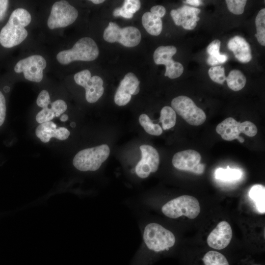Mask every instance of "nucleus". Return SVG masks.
Returning a JSON list of instances; mask_svg holds the SVG:
<instances>
[{
	"label": "nucleus",
	"mask_w": 265,
	"mask_h": 265,
	"mask_svg": "<svg viewBox=\"0 0 265 265\" xmlns=\"http://www.w3.org/2000/svg\"><path fill=\"white\" fill-rule=\"evenodd\" d=\"M31 20V15L26 9L14 10L0 31L1 45L10 48L21 44L27 36L25 27L30 24Z\"/></svg>",
	"instance_id": "f257e3e1"
},
{
	"label": "nucleus",
	"mask_w": 265,
	"mask_h": 265,
	"mask_svg": "<svg viewBox=\"0 0 265 265\" xmlns=\"http://www.w3.org/2000/svg\"><path fill=\"white\" fill-rule=\"evenodd\" d=\"M99 53L96 42L92 38L85 37L77 41L71 49L58 53L56 59L60 64L67 65L75 61H93Z\"/></svg>",
	"instance_id": "f03ea898"
},
{
	"label": "nucleus",
	"mask_w": 265,
	"mask_h": 265,
	"mask_svg": "<svg viewBox=\"0 0 265 265\" xmlns=\"http://www.w3.org/2000/svg\"><path fill=\"white\" fill-rule=\"evenodd\" d=\"M143 238L147 248L155 253L168 250L176 242L173 233L157 223H150L145 227Z\"/></svg>",
	"instance_id": "7ed1b4c3"
},
{
	"label": "nucleus",
	"mask_w": 265,
	"mask_h": 265,
	"mask_svg": "<svg viewBox=\"0 0 265 265\" xmlns=\"http://www.w3.org/2000/svg\"><path fill=\"white\" fill-rule=\"evenodd\" d=\"M110 149L107 144H102L79 151L74 157L73 164L81 171H95L109 157Z\"/></svg>",
	"instance_id": "20e7f679"
},
{
	"label": "nucleus",
	"mask_w": 265,
	"mask_h": 265,
	"mask_svg": "<svg viewBox=\"0 0 265 265\" xmlns=\"http://www.w3.org/2000/svg\"><path fill=\"white\" fill-rule=\"evenodd\" d=\"M200 210L198 200L192 196L187 195L173 199L161 208V212L164 215L173 219L182 216L194 219L199 215Z\"/></svg>",
	"instance_id": "39448f33"
},
{
	"label": "nucleus",
	"mask_w": 265,
	"mask_h": 265,
	"mask_svg": "<svg viewBox=\"0 0 265 265\" xmlns=\"http://www.w3.org/2000/svg\"><path fill=\"white\" fill-rule=\"evenodd\" d=\"M215 130L223 139L232 141L236 139L240 143L244 141V138L239 136L240 133L253 137L258 132L256 126L252 122L245 121L240 123L232 117L227 118L218 124Z\"/></svg>",
	"instance_id": "423d86ee"
},
{
	"label": "nucleus",
	"mask_w": 265,
	"mask_h": 265,
	"mask_svg": "<svg viewBox=\"0 0 265 265\" xmlns=\"http://www.w3.org/2000/svg\"><path fill=\"white\" fill-rule=\"evenodd\" d=\"M103 37L109 43L119 42L125 47H133L140 43L141 35L139 29L134 26L121 28L111 22L105 28Z\"/></svg>",
	"instance_id": "0eeeda50"
},
{
	"label": "nucleus",
	"mask_w": 265,
	"mask_h": 265,
	"mask_svg": "<svg viewBox=\"0 0 265 265\" xmlns=\"http://www.w3.org/2000/svg\"><path fill=\"white\" fill-rule=\"evenodd\" d=\"M171 105L175 112L191 125H201L206 119L204 111L188 97L179 96L175 97L172 100Z\"/></svg>",
	"instance_id": "6e6552de"
},
{
	"label": "nucleus",
	"mask_w": 265,
	"mask_h": 265,
	"mask_svg": "<svg viewBox=\"0 0 265 265\" xmlns=\"http://www.w3.org/2000/svg\"><path fill=\"white\" fill-rule=\"evenodd\" d=\"M78 16V10L68 1H56L52 6L48 26L51 29L66 27L73 24Z\"/></svg>",
	"instance_id": "1a4fd4ad"
},
{
	"label": "nucleus",
	"mask_w": 265,
	"mask_h": 265,
	"mask_svg": "<svg viewBox=\"0 0 265 265\" xmlns=\"http://www.w3.org/2000/svg\"><path fill=\"white\" fill-rule=\"evenodd\" d=\"M76 83L85 90V98L90 103L96 102L104 92L103 80L98 76L91 77L90 72L85 69L76 73L74 77Z\"/></svg>",
	"instance_id": "9d476101"
},
{
	"label": "nucleus",
	"mask_w": 265,
	"mask_h": 265,
	"mask_svg": "<svg viewBox=\"0 0 265 265\" xmlns=\"http://www.w3.org/2000/svg\"><path fill=\"white\" fill-rule=\"evenodd\" d=\"M177 49L173 46H161L155 51L153 58L157 65H164L166 67L164 76L170 79H176L183 74L184 67L181 63L172 59Z\"/></svg>",
	"instance_id": "9b49d317"
},
{
	"label": "nucleus",
	"mask_w": 265,
	"mask_h": 265,
	"mask_svg": "<svg viewBox=\"0 0 265 265\" xmlns=\"http://www.w3.org/2000/svg\"><path fill=\"white\" fill-rule=\"evenodd\" d=\"M47 63L45 59L40 55H33L19 61L14 67L17 73H24L26 79L33 82L41 81L43 77V70Z\"/></svg>",
	"instance_id": "f8f14e48"
},
{
	"label": "nucleus",
	"mask_w": 265,
	"mask_h": 265,
	"mask_svg": "<svg viewBox=\"0 0 265 265\" xmlns=\"http://www.w3.org/2000/svg\"><path fill=\"white\" fill-rule=\"evenodd\" d=\"M201 156L196 151L186 150L176 153L172 158V164L177 169L201 175L205 165L200 162Z\"/></svg>",
	"instance_id": "ddd939ff"
},
{
	"label": "nucleus",
	"mask_w": 265,
	"mask_h": 265,
	"mask_svg": "<svg viewBox=\"0 0 265 265\" xmlns=\"http://www.w3.org/2000/svg\"><path fill=\"white\" fill-rule=\"evenodd\" d=\"M141 159L135 166L136 175L141 178H147L151 173L156 172L159 164V156L157 150L149 145L140 146Z\"/></svg>",
	"instance_id": "4468645a"
},
{
	"label": "nucleus",
	"mask_w": 265,
	"mask_h": 265,
	"mask_svg": "<svg viewBox=\"0 0 265 265\" xmlns=\"http://www.w3.org/2000/svg\"><path fill=\"white\" fill-rule=\"evenodd\" d=\"M140 81L132 73H127L121 81L114 95L115 103L119 106H124L131 101L132 95L139 87Z\"/></svg>",
	"instance_id": "2eb2a0df"
},
{
	"label": "nucleus",
	"mask_w": 265,
	"mask_h": 265,
	"mask_svg": "<svg viewBox=\"0 0 265 265\" xmlns=\"http://www.w3.org/2000/svg\"><path fill=\"white\" fill-rule=\"evenodd\" d=\"M232 235V230L229 223L222 221L218 223L209 235L207 243L213 249L222 250L229 244Z\"/></svg>",
	"instance_id": "dca6fc26"
},
{
	"label": "nucleus",
	"mask_w": 265,
	"mask_h": 265,
	"mask_svg": "<svg viewBox=\"0 0 265 265\" xmlns=\"http://www.w3.org/2000/svg\"><path fill=\"white\" fill-rule=\"evenodd\" d=\"M201 10L197 8L183 5L177 9H173L170 15L177 26H182L186 29H194L197 22L200 20L198 16Z\"/></svg>",
	"instance_id": "f3484780"
},
{
	"label": "nucleus",
	"mask_w": 265,
	"mask_h": 265,
	"mask_svg": "<svg viewBox=\"0 0 265 265\" xmlns=\"http://www.w3.org/2000/svg\"><path fill=\"white\" fill-rule=\"evenodd\" d=\"M35 134L38 138L44 143H47L52 137L64 140L70 135V132L64 127L57 128L56 124L49 121L40 124L35 130Z\"/></svg>",
	"instance_id": "a211bd4d"
},
{
	"label": "nucleus",
	"mask_w": 265,
	"mask_h": 265,
	"mask_svg": "<svg viewBox=\"0 0 265 265\" xmlns=\"http://www.w3.org/2000/svg\"><path fill=\"white\" fill-rule=\"evenodd\" d=\"M227 47L239 62L247 63L252 59L250 46L243 37L239 36L233 37L228 41Z\"/></svg>",
	"instance_id": "6ab92c4d"
},
{
	"label": "nucleus",
	"mask_w": 265,
	"mask_h": 265,
	"mask_svg": "<svg viewBox=\"0 0 265 265\" xmlns=\"http://www.w3.org/2000/svg\"><path fill=\"white\" fill-rule=\"evenodd\" d=\"M143 27L148 33L153 36L159 35L162 29L161 18L153 15L150 12H145L142 17Z\"/></svg>",
	"instance_id": "aec40b11"
},
{
	"label": "nucleus",
	"mask_w": 265,
	"mask_h": 265,
	"mask_svg": "<svg viewBox=\"0 0 265 265\" xmlns=\"http://www.w3.org/2000/svg\"><path fill=\"white\" fill-rule=\"evenodd\" d=\"M249 196L253 202L257 211L265 213V187L260 184L255 185L249 191Z\"/></svg>",
	"instance_id": "412c9836"
},
{
	"label": "nucleus",
	"mask_w": 265,
	"mask_h": 265,
	"mask_svg": "<svg viewBox=\"0 0 265 265\" xmlns=\"http://www.w3.org/2000/svg\"><path fill=\"white\" fill-rule=\"evenodd\" d=\"M225 80L229 88L235 91L242 89L246 82V79L243 74L236 69L230 72Z\"/></svg>",
	"instance_id": "4be33fe9"
},
{
	"label": "nucleus",
	"mask_w": 265,
	"mask_h": 265,
	"mask_svg": "<svg viewBox=\"0 0 265 265\" xmlns=\"http://www.w3.org/2000/svg\"><path fill=\"white\" fill-rule=\"evenodd\" d=\"M201 261L202 265H229L224 255L214 250L206 253L201 258Z\"/></svg>",
	"instance_id": "5701e85b"
},
{
	"label": "nucleus",
	"mask_w": 265,
	"mask_h": 265,
	"mask_svg": "<svg viewBox=\"0 0 265 265\" xmlns=\"http://www.w3.org/2000/svg\"><path fill=\"white\" fill-rule=\"evenodd\" d=\"M159 122L162 128L167 130L173 128L176 123V114L173 108L169 106H164L160 111Z\"/></svg>",
	"instance_id": "b1692460"
},
{
	"label": "nucleus",
	"mask_w": 265,
	"mask_h": 265,
	"mask_svg": "<svg viewBox=\"0 0 265 265\" xmlns=\"http://www.w3.org/2000/svg\"><path fill=\"white\" fill-rule=\"evenodd\" d=\"M242 176V172L237 169L231 168L227 166V168H217L215 172V177L218 180L225 182H232L239 180Z\"/></svg>",
	"instance_id": "393cba45"
},
{
	"label": "nucleus",
	"mask_w": 265,
	"mask_h": 265,
	"mask_svg": "<svg viewBox=\"0 0 265 265\" xmlns=\"http://www.w3.org/2000/svg\"><path fill=\"white\" fill-rule=\"evenodd\" d=\"M257 33L255 34L258 42L265 46V9L260 10L255 19Z\"/></svg>",
	"instance_id": "a878e982"
},
{
	"label": "nucleus",
	"mask_w": 265,
	"mask_h": 265,
	"mask_svg": "<svg viewBox=\"0 0 265 265\" xmlns=\"http://www.w3.org/2000/svg\"><path fill=\"white\" fill-rule=\"evenodd\" d=\"M139 122L144 130L148 133L155 135H160L162 133V129L158 124H154L146 114H142L139 117Z\"/></svg>",
	"instance_id": "bb28decb"
},
{
	"label": "nucleus",
	"mask_w": 265,
	"mask_h": 265,
	"mask_svg": "<svg viewBox=\"0 0 265 265\" xmlns=\"http://www.w3.org/2000/svg\"><path fill=\"white\" fill-rule=\"evenodd\" d=\"M208 74L211 80L217 83L222 84L226 80L224 68L221 65L211 67Z\"/></svg>",
	"instance_id": "cd10ccee"
},
{
	"label": "nucleus",
	"mask_w": 265,
	"mask_h": 265,
	"mask_svg": "<svg viewBox=\"0 0 265 265\" xmlns=\"http://www.w3.org/2000/svg\"><path fill=\"white\" fill-rule=\"evenodd\" d=\"M227 7L232 13L240 15L244 12L247 0H226Z\"/></svg>",
	"instance_id": "c85d7f7f"
},
{
	"label": "nucleus",
	"mask_w": 265,
	"mask_h": 265,
	"mask_svg": "<svg viewBox=\"0 0 265 265\" xmlns=\"http://www.w3.org/2000/svg\"><path fill=\"white\" fill-rule=\"evenodd\" d=\"M55 116V113L50 108L46 107L40 111L36 116V120L39 123L42 124L51 121Z\"/></svg>",
	"instance_id": "c756f323"
},
{
	"label": "nucleus",
	"mask_w": 265,
	"mask_h": 265,
	"mask_svg": "<svg viewBox=\"0 0 265 265\" xmlns=\"http://www.w3.org/2000/svg\"><path fill=\"white\" fill-rule=\"evenodd\" d=\"M140 7V1L138 0H125L121 7L129 13L133 15Z\"/></svg>",
	"instance_id": "7c9ffc66"
},
{
	"label": "nucleus",
	"mask_w": 265,
	"mask_h": 265,
	"mask_svg": "<svg viewBox=\"0 0 265 265\" xmlns=\"http://www.w3.org/2000/svg\"><path fill=\"white\" fill-rule=\"evenodd\" d=\"M36 103L39 106L43 108L48 107L51 104L50 95L47 90H43L40 92L36 100Z\"/></svg>",
	"instance_id": "2f4dec72"
},
{
	"label": "nucleus",
	"mask_w": 265,
	"mask_h": 265,
	"mask_svg": "<svg viewBox=\"0 0 265 265\" xmlns=\"http://www.w3.org/2000/svg\"><path fill=\"white\" fill-rule=\"evenodd\" d=\"M52 110L55 113L60 114L63 113L67 108L66 103L62 100H57L51 104Z\"/></svg>",
	"instance_id": "473e14b6"
},
{
	"label": "nucleus",
	"mask_w": 265,
	"mask_h": 265,
	"mask_svg": "<svg viewBox=\"0 0 265 265\" xmlns=\"http://www.w3.org/2000/svg\"><path fill=\"white\" fill-rule=\"evenodd\" d=\"M220 43L219 40L215 39L208 45L207 52L210 56H216L220 53Z\"/></svg>",
	"instance_id": "72a5a7b5"
},
{
	"label": "nucleus",
	"mask_w": 265,
	"mask_h": 265,
	"mask_svg": "<svg viewBox=\"0 0 265 265\" xmlns=\"http://www.w3.org/2000/svg\"><path fill=\"white\" fill-rule=\"evenodd\" d=\"M6 102L4 95L0 91V127L4 122L6 116Z\"/></svg>",
	"instance_id": "f704fd0d"
},
{
	"label": "nucleus",
	"mask_w": 265,
	"mask_h": 265,
	"mask_svg": "<svg viewBox=\"0 0 265 265\" xmlns=\"http://www.w3.org/2000/svg\"><path fill=\"white\" fill-rule=\"evenodd\" d=\"M150 12L154 15L161 18L166 13L165 8L162 5H155L151 8Z\"/></svg>",
	"instance_id": "c9c22d12"
},
{
	"label": "nucleus",
	"mask_w": 265,
	"mask_h": 265,
	"mask_svg": "<svg viewBox=\"0 0 265 265\" xmlns=\"http://www.w3.org/2000/svg\"><path fill=\"white\" fill-rule=\"evenodd\" d=\"M113 15L114 17L121 16L124 18L131 19L133 17V14L129 13L122 7L116 8L113 12Z\"/></svg>",
	"instance_id": "e433bc0d"
},
{
	"label": "nucleus",
	"mask_w": 265,
	"mask_h": 265,
	"mask_svg": "<svg viewBox=\"0 0 265 265\" xmlns=\"http://www.w3.org/2000/svg\"><path fill=\"white\" fill-rule=\"evenodd\" d=\"M8 4L9 1L7 0H0V21L4 17Z\"/></svg>",
	"instance_id": "4c0bfd02"
},
{
	"label": "nucleus",
	"mask_w": 265,
	"mask_h": 265,
	"mask_svg": "<svg viewBox=\"0 0 265 265\" xmlns=\"http://www.w3.org/2000/svg\"><path fill=\"white\" fill-rule=\"evenodd\" d=\"M207 63L212 66H215L219 64L214 56L210 55L207 58Z\"/></svg>",
	"instance_id": "58836bf2"
},
{
	"label": "nucleus",
	"mask_w": 265,
	"mask_h": 265,
	"mask_svg": "<svg viewBox=\"0 0 265 265\" xmlns=\"http://www.w3.org/2000/svg\"><path fill=\"white\" fill-rule=\"evenodd\" d=\"M184 1L185 3L194 6H199L202 3V1L200 0H187Z\"/></svg>",
	"instance_id": "ea45409f"
},
{
	"label": "nucleus",
	"mask_w": 265,
	"mask_h": 265,
	"mask_svg": "<svg viewBox=\"0 0 265 265\" xmlns=\"http://www.w3.org/2000/svg\"><path fill=\"white\" fill-rule=\"evenodd\" d=\"M68 119V116L66 114H63L60 117V121L62 122L66 121Z\"/></svg>",
	"instance_id": "a19ab883"
},
{
	"label": "nucleus",
	"mask_w": 265,
	"mask_h": 265,
	"mask_svg": "<svg viewBox=\"0 0 265 265\" xmlns=\"http://www.w3.org/2000/svg\"><path fill=\"white\" fill-rule=\"evenodd\" d=\"M91 1H92L94 4H100L101 3H103L105 1L104 0H91Z\"/></svg>",
	"instance_id": "79ce46f5"
},
{
	"label": "nucleus",
	"mask_w": 265,
	"mask_h": 265,
	"mask_svg": "<svg viewBox=\"0 0 265 265\" xmlns=\"http://www.w3.org/2000/svg\"><path fill=\"white\" fill-rule=\"evenodd\" d=\"M76 126V124L75 123V122H72L71 123H70V126L72 128H75Z\"/></svg>",
	"instance_id": "37998d69"
},
{
	"label": "nucleus",
	"mask_w": 265,
	"mask_h": 265,
	"mask_svg": "<svg viewBox=\"0 0 265 265\" xmlns=\"http://www.w3.org/2000/svg\"><path fill=\"white\" fill-rule=\"evenodd\" d=\"M5 88H4L3 90L5 92H8L10 90V88L8 86H5Z\"/></svg>",
	"instance_id": "c03bdc74"
},
{
	"label": "nucleus",
	"mask_w": 265,
	"mask_h": 265,
	"mask_svg": "<svg viewBox=\"0 0 265 265\" xmlns=\"http://www.w3.org/2000/svg\"><path fill=\"white\" fill-rule=\"evenodd\" d=\"M60 115L61 114L60 113H55V116H56V117H59V116H60Z\"/></svg>",
	"instance_id": "a18cd8bd"
},
{
	"label": "nucleus",
	"mask_w": 265,
	"mask_h": 265,
	"mask_svg": "<svg viewBox=\"0 0 265 265\" xmlns=\"http://www.w3.org/2000/svg\"><path fill=\"white\" fill-rule=\"evenodd\" d=\"M260 265L254 264V265Z\"/></svg>",
	"instance_id": "49530a36"
}]
</instances>
